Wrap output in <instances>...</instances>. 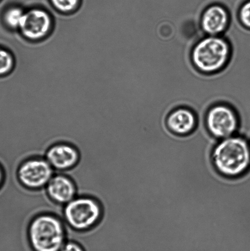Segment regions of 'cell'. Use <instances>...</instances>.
<instances>
[{
    "instance_id": "14",
    "label": "cell",
    "mask_w": 250,
    "mask_h": 251,
    "mask_svg": "<svg viewBox=\"0 0 250 251\" xmlns=\"http://www.w3.org/2000/svg\"><path fill=\"white\" fill-rule=\"evenodd\" d=\"M53 9L58 13L69 15L80 9L82 0H49Z\"/></svg>"
},
{
    "instance_id": "13",
    "label": "cell",
    "mask_w": 250,
    "mask_h": 251,
    "mask_svg": "<svg viewBox=\"0 0 250 251\" xmlns=\"http://www.w3.org/2000/svg\"><path fill=\"white\" fill-rule=\"evenodd\" d=\"M16 58L8 49L0 47V77L8 75L14 70Z\"/></svg>"
},
{
    "instance_id": "16",
    "label": "cell",
    "mask_w": 250,
    "mask_h": 251,
    "mask_svg": "<svg viewBox=\"0 0 250 251\" xmlns=\"http://www.w3.org/2000/svg\"><path fill=\"white\" fill-rule=\"evenodd\" d=\"M60 251H85L82 245L75 241L68 240Z\"/></svg>"
},
{
    "instance_id": "4",
    "label": "cell",
    "mask_w": 250,
    "mask_h": 251,
    "mask_svg": "<svg viewBox=\"0 0 250 251\" xmlns=\"http://www.w3.org/2000/svg\"><path fill=\"white\" fill-rule=\"evenodd\" d=\"M104 207L99 199L91 196L78 195L63 206L62 218L69 229L85 232L99 225Z\"/></svg>"
},
{
    "instance_id": "10",
    "label": "cell",
    "mask_w": 250,
    "mask_h": 251,
    "mask_svg": "<svg viewBox=\"0 0 250 251\" xmlns=\"http://www.w3.org/2000/svg\"><path fill=\"white\" fill-rule=\"evenodd\" d=\"M48 198L53 203L65 206L78 196L77 184L65 173L56 172L45 188Z\"/></svg>"
},
{
    "instance_id": "3",
    "label": "cell",
    "mask_w": 250,
    "mask_h": 251,
    "mask_svg": "<svg viewBox=\"0 0 250 251\" xmlns=\"http://www.w3.org/2000/svg\"><path fill=\"white\" fill-rule=\"evenodd\" d=\"M231 55V46L224 37L205 36L193 47L191 58L197 70L211 75L224 70Z\"/></svg>"
},
{
    "instance_id": "17",
    "label": "cell",
    "mask_w": 250,
    "mask_h": 251,
    "mask_svg": "<svg viewBox=\"0 0 250 251\" xmlns=\"http://www.w3.org/2000/svg\"><path fill=\"white\" fill-rule=\"evenodd\" d=\"M5 181V172L3 167L0 164V188H1Z\"/></svg>"
},
{
    "instance_id": "1",
    "label": "cell",
    "mask_w": 250,
    "mask_h": 251,
    "mask_svg": "<svg viewBox=\"0 0 250 251\" xmlns=\"http://www.w3.org/2000/svg\"><path fill=\"white\" fill-rule=\"evenodd\" d=\"M210 157L220 176L227 179L241 178L250 169V142L239 134L219 140Z\"/></svg>"
},
{
    "instance_id": "9",
    "label": "cell",
    "mask_w": 250,
    "mask_h": 251,
    "mask_svg": "<svg viewBox=\"0 0 250 251\" xmlns=\"http://www.w3.org/2000/svg\"><path fill=\"white\" fill-rule=\"evenodd\" d=\"M230 13L224 2L214 1L203 10L200 25L206 36H222L229 26Z\"/></svg>"
},
{
    "instance_id": "8",
    "label": "cell",
    "mask_w": 250,
    "mask_h": 251,
    "mask_svg": "<svg viewBox=\"0 0 250 251\" xmlns=\"http://www.w3.org/2000/svg\"><path fill=\"white\" fill-rule=\"evenodd\" d=\"M44 157L56 172L66 173L79 164L81 154L75 145L68 142H58L48 148Z\"/></svg>"
},
{
    "instance_id": "7",
    "label": "cell",
    "mask_w": 250,
    "mask_h": 251,
    "mask_svg": "<svg viewBox=\"0 0 250 251\" xmlns=\"http://www.w3.org/2000/svg\"><path fill=\"white\" fill-rule=\"evenodd\" d=\"M55 25L53 15L48 10L34 7L26 10L19 29L25 40L36 43L47 38Z\"/></svg>"
},
{
    "instance_id": "15",
    "label": "cell",
    "mask_w": 250,
    "mask_h": 251,
    "mask_svg": "<svg viewBox=\"0 0 250 251\" xmlns=\"http://www.w3.org/2000/svg\"><path fill=\"white\" fill-rule=\"evenodd\" d=\"M238 17L242 25L250 29V0H246L239 5Z\"/></svg>"
},
{
    "instance_id": "2",
    "label": "cell",
    "mask_w": 250,
    "mask_h": 251,
    "mask_svg": "<svg viewBox=\"0 0 250 251\" xmlns=\"http://www.w3.org/2000/svg\"><path fill=\"white\" fill-rule=\"evenodd\" d=\"M27 235L33 251H60L68 240L65 221L51 212L41 213L32 218Z\"/></svg>"
},
{
    "instance_id": "11",
    "label": "cell",
    "mask_w": 250,
    "mask_h": 251,
    "mask_svg": "<svg viewBox=\"0 0 250 251\" xmlns=\"http://www.w3.org/2000/svg\"><path fill=\"white\" fill-rule=\"evenodd\" d=\"M166 126L171 132L178 136H187L197 129V114L189 108L178 107L168 115Z\"/></svg>"
},
{
    "instance_id": "6",
    "label": "cell",
    "mask_w": 250,
    "mask_h": 251,
    "mask_svg": "<svg viewBox=\"0 0 250 251\" xmlns=\"http://www.w3.org/2000/svg\"><path fill=\"white\" fill-rule=\"evenodd\" d=\"M205 126L209 134L215 139H226L238 134L239 116L230 105L219 103L208 110L205 116Z\"/></svg>"
},
{
    "instance_id": "12",
    "label": "cell",
    "mask_w": 250,
    "mask_h": 251,
    "mask_svg": "<svg viewBox=\"0 0 250 251\" xmlns=\"http://www.w3.org/2000/svg\"><path fill=\"white\" fill-rule=\"evenodd\" d=\"M25 11L23 7L17 5L9 7L5 10L1 16L4 26L9 31H19Z\"/></svg>"
},
{
    "instance_id": "5",
    "label": "cell",
    "mask_w": 250,
    "mask_h": 251,
    "mask_svg": "<svg viewBox=\"0 0 250 251\" xmlns=\"http://www.w3.org/2000/svg\"><path fill=\"white\" fill-rule=\"evenodd\" d=\"M56 172L44 156L27 157L21 162L17 171L19 183L31 191L45 189Z\"/></svg>"
}]
</instances>
